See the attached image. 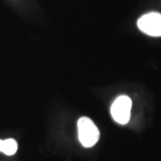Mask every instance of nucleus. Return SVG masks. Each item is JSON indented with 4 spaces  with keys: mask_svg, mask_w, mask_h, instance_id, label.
<instances>
[{
    "mask_svg": "<svg viewBox=\"0 0 161 161\" xmlns=\"http://www.w3.org/2000/svg\"><path fill=\"white\" fill-rule=\"evenodd\" d=\"M138 28L143 33L152 37H161V14L156 12L142 15L137 22Z\"/></svg>",
    "mask_w": 161,
    "mask_h": 161,
    "instance_id": "7ed1b4c3",
    "label": "nucleus"
},
{
    "mask_svg": "<svg viewBox=\"0 0 161 161\" xmlns=\"http://www.w3.org/2000/svg\"><path fill=\"white\" fill-rule=\"evenodd\" d=\"M18 150V144L14 139L0 140V152H3L7 156H13L16 153Z\"/></svg>",
    "mask_w": 161,
    "mask_h": 161,
    "instance_id": "20e7f679",
    "label": "nucleus"
},
{
    "mask_svg": "<svg viewBox=\"0 0 161 161\" xmlns=\"http://www.w3.org/2000/svg\"><path fill=\"white\" fill-rule=\"evenodd\" d=\"M132 100L127 96H120L115 98L111 106V115L119 125H126L130 120Z\"/></svg>",
    "mask_w": 161,
    "mask_h": 161,
    "instance_id": "f03ea898",
    "label": "nucleus"
},
{
    "mask_svg": "<svg viewBox=\"0 0 161 161\" xmlns=\"http://www.w3.org/2000/svg\"><path fill=\"white\" fill-rule=\"evenodd\" d=\"M78 137L81 145L85 148H92L98 142L99 131L93 121L86 117H80L77 124Z\"/></svg>",
    "mask_w": 161,
    "mask_h": 161,
    "instance_id": "f257e3e1",
    "label": "nucleus"
}]
</instances>
